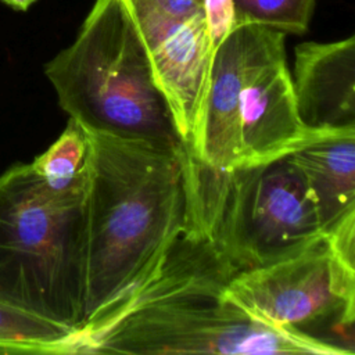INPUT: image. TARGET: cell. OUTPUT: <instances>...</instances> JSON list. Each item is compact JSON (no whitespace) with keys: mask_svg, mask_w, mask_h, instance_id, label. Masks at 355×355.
<instances>
[{"mask_svg":"<svg viewBox=\"0 0 355 355\" xmlns=\"http://www.w3.org/2000/svg\"><path fill=\"white\" fill-rule=\"evenodd\" d=\"M85 178L50 187L17 162L0 175V301L67 327L86 318Z\"/></svg>","mask_w":355,"mask_h":355,"instance_id":"3957f363","label":"cell"},{"mask_svg":"<svg viewBox=\"0 0 355 355\" xmlns=\"http://www.w3.org/2000/svg\"><path fill=\"white\" fill-rule=\"evenodd\" d=\"M326 236L355 220V130L324 132L291 154Z\"/></svg>","mask_w":355,"mask_h":355,"instance_id":"30bf717a","label":"cell"},{"mask_svg":"<svg viewBox=\"0 0 355 355\" xmlns=\"http://www.w3.org/2000/svg\"><path fill=\"white\" fill-rule=\"evenodd\" d=\"M15 11H26L36 0H0Z\"/></svg>","mask_w":355,"mask_h":355,"instance_id":"2e32d148","label":"cell"},{"mask_svg":"<svg viewBox=\"0 0 355 355\" xmlns=\"http://www.w3.org/2000/svg\"><path fill=\"white\" fill-rule=\"evenodd\" d=\"M302 123L316 132L355 130V37L295 47L291 76Z\"/></svg>","mask_w":355,"mask_h":355,"instance_id":"9c48e42d","label":"cell"},{"mask_svg":"<svg viewBox=\"0 0 355 355\" xmlns=\"http://www.w3.org/2000/svg\"><path fill=\"white\" fill-rule=\"evenodd\" d=\"M146 47L201 10L202 0H125Z\"/></svg>","mask_w":355,"mask_h":355,"instance_id":"5bb4252c","label":"cell"},{"mask_svg":"<svg viewBox=\"0 0 355 355\" xmlns=\"http://www.w3.org/2000/svg\"><path fill=\"white\" fill-rule=\"evenodd\" d=\"M72 331L0 301V354H60Z\"/></svg>","mask_w":355,"mask_h":355,"instance_id":"8fae6325","label":"cell"},{"mask_svg":"<svg viewBox=\"0 0 355 355\" xmlns=\"http://www.w3.org/2000/svg\"><path fill=\"white\" fill-rule=\"evenodd\" d=\"M286 33L257 24L236 26L216 47L189 148L202 164L230 171L239 165L241 92L265 62L284 51Z\"/></svg>","mask_w":355,"mask_h":355,"instance_id":"52a82bcc","label":"cell"},{"mask_svg":"<svg viewBox=\"0 0 355 355\" xmlns=\"http://www.w3.org/2000/svg\"><path fill=\"white\" fill-rule=\"evenodd\" d=\"M86 135L85 322L144 279L187 226L190 153Z\"/></svg>","mask_w":355,"mask_h":355,"instance_id":"7a4b0ae2","label":"cell"},{"mask_svg":"<svg viewBox=\"0 0 355 355\" xmlns=\"http://www.w3.org/2000/svg\"><path fill=\"white\" fill-rule=\"evenodd\" d=\"M320 133L324 132L308 129L298 115L286 53L273 57L252 73L239 103L237 166L288 155Z\"/></svg>","mask_w":355,"mask_h":355,"instance_id":"ba28073f","label":"cell"},{"mask_svg":"<svg viewBox=\"0 0 355 355\" xmlns=\"http://www.w3.org/2000/svg\"><path fill=\"white\" fill-rule=\"evenodd\" d=\"M201 10L205 17L214 51L223 39L236 28L234 7L232 0H202Z\"/></svg>","mask_w":355,"mask_h":355,"instance_id":"9a60e30c","label":"cell"},{"mask_svg":"<svg viewBox=\"0 0 355 355\" xmlns=\"http://www.w3.org/2000/svg\"><path fill=\"white\" fill-rule=\"evenodd\" d=\"M89 141L86 130L69 118L58 139L32 162V169L53 189L67 190L86 175Z\"/></svg>","mask_w":355,"mask_h":355,"instance_id":"7c38bea8","label":"cell"},{"mask_svg":"<svg viewBox=\"0 0 355 355\" xmlns=\"http://www.w3.org/2000/svg\"><path fill=\"white\" fill-rule=\"evenodd\" d=\"M187 184L190 216L236 272L288 258L326 236L290 155L219 171L190 151Z\"/></svg>","mask_w":355,"mask_h":355,"instance_id":"5b68a950","label":"cell"},{"mask_svg":"<svg viewBox=\"0 0 355 355\" xmlns=\"http://www.w3.org/2000/svg\"><path fill=\"white\" fill-rule=\"evenodd\" d=\"M225 295L265 324L309 337L330 323L354 351L348 338L354 340L355 268L337 255L327 236L295 255L237 272Z\"/></svg>","mask_w":355,"mask_h":355,"instance_id":"8992f818","label":"cell"},{"mask_svg":"<svg viewBox=\"0 0 355 355\" xmlns=\"http://www.w3.org/2000/svg\"><path fill=\"white\" fill-rule=\"evenodd\" d=\"M44 75L60 107L86 132L187 146L125 0H96L76 39L44 65Z\"/></svg>","mask_w":355,"mask_h":355,"instance_id":"277c9868","label":"cell"},{"mask_svg":"<svg viewBox=\"0 0 355 355\" xmlns=\"http://www.w3.org/2000/svg\"><path fill=\"white\" fill-rule=\"evenodd\" d=\"M236 26L257 24L283 33L301 35L308 29L315 0H232Z\"/></svg>","mask_w":355,"mask_h":355,"instance_id":"4fadbf2b","label":"cell"},{"mask_svg":"<svg viewBox=\"0 0 355 355\" xmlns=\"http://www.w3.org/2000/svg\"><path fill=\"white\" fill-rule=\"evenodd\" d=\"M237 272L189 215L144 279L110 301L60 354L341 355L313 337L265 324L225 295Z\"/></svg>","mask_w":355,"mask_h":355,"instance_id":"6da1fadb","label":"cell"}]
</instances>
